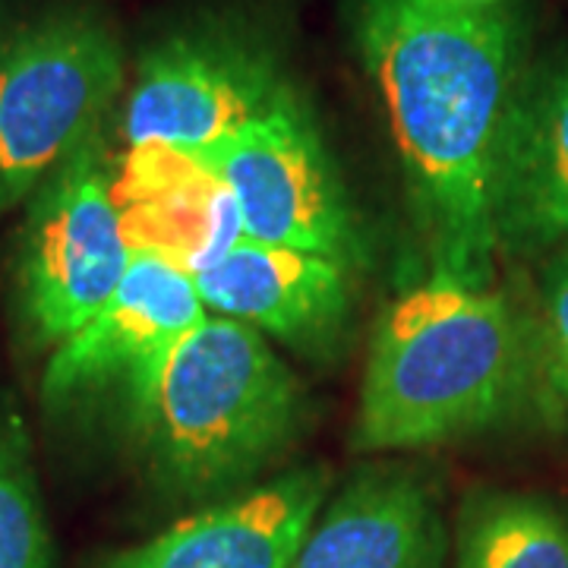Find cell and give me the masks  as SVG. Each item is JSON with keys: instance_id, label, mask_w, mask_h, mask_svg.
I'll use <instances>...</instances> for the list:
<instances>
[{"instance_id": "cell-4", "label": "cell", "mask_w": 568, "mask_h": 568, "mask_svg": "<svg viewBox=\"0 0 568 568\" xmlns=\"http://www.w3.org/2000/svg\"><path fill=\"white\" fill-rule=\"evenodd\" d=\"M123 85L114 29L89 10H61L0 48V215L32 193L82 142L102 133Z\"/></svg>"}, {"instance_id": "cell-13", "label": "cell", "mask_w": 568, "mask_h": 568, "mask_svg": "<svg viewBox=\"0 0 568 568\" xmlns=\"http://www.w3.org/2000/svg\"><path fill=\"white\" fill-rule=\"evenodd\" d=\"M568 241V67L525 92L499 174V244Z\"/></svg>"}, {"instance_id": "cell-12", "label": "cell", "mask_w": 568, "mask_h": 568, "mask_svg": "<svg viewBox=\"0 0 568 568\" xmlns=\"http://www.w3.org/2000/svg\"><path fill=\"white\" fill-rule=\"evenodd\" d=\"M446 547L439 496L424 470L373 465L320 508L287 568H443Z\"/></svg>"}, {"instance_id": "cell-11", "label": "cell", "mask_w": 568, "mask_h": 568, "mask_svg": "<svg viewBox=\"0 0 568 568\" xmlns=\"http://www.w3.org/2000/svg\"><path fill=\"white\" fill-rule=\"evenodd\" d=\"M111 193L133 253L203 275L244 241L234 193L209 164L171 145H126Z\"/></svg>"}, {"instance_id": "cell-14", "label": "cell", "mask_w": 568, "mask_h": 568, "mask_svg": "<svg viewBox=\"0 0 568 568\" xmlns=\"http://www.w3.org/2000/svg\"><path fill=\"white\" fill-rule=\"evenodd\" d=\"M455 568H568V518L528 493H470L455 528Z\"/></svg>"}, {"instance_id": "cell-1", "label": "cell", "mask_w": 568, "mask_h": 568, "mask_svg": "<svg viewBox=\"0 0 568 568\" xmlns=\"http://www.w3.org/2000/svg\"><path fill=\"white\" fill-rule=\"evenodd\" d=\"M354 32L386 104L429 275L489 284L499 174L518 114V29L499 7L354 0Z\"/></svg>"}, {"instance_id": "cell-7", "label": "cell", "mask_w": 568, "mask_h": 568, "mask_svg": "<svg viewBox=\"0 0 568 568\" xmlns=\"http://www.w3.org/2000/svg\"><path fill=\"white\" fill-rule=\"evenodd\" d=\"M284 85L275 51L253 32L227 22L183 29L142 54L123 140L200 155L253 121Z\"/></svg>"}, {"instance_id": "cell-17", "label": "cell", "mask_w": 568, "mask_h": 568, "mask_svg": "<svg viewBox=\"0 0 568 568\" xmlns=\"http://www.w3.org/2000/svg\"><path fill=\"white\" fill-rule=\"evenodd\" d=\"M458 3H470V7H496V0H458Z\"/></svg>"}, {"instance_id": "cell-5", "label": "cell", "mask_w": 568, "mask_h": 568, "mask_svg": "<svg viewBox=\"0 0 568 568\" xmlns=\"http://www.w3.org/2000/svg\"><path fill=\"white\" fill-rule=\"evenodd\" d=\"M234 193L244 237L354 265L364 231L316 118L287 82L234 136L200 152Z\"/></svg>"}, {"instance_id": "cell-6", "label": "cell", "mask_w": 568, "mask_h": 568, "mask_svg": "<svg viewBox=\"0 0 568 568\" xmlns=\"http://www.w3.org/2000/svg\"><path fill=\"white\" fill-rule=\"evenodd\" d=\"M130 263L111 159L95 133L29 200L17 287L32 338L58 347L77 335L118 291Z\"/></svg>"}, {"instance_id": "cell-3", "label": "cell", "mask_w": 568, "mask_h": 568, "mask_svg": "<svg viewBox=\"0 0 568 568\" xmlns=\"http://www.w3.org/2000/svg\"><path fill=\"white\" fill-rule=\"evenodd\" d=\"M304 388L253 325L205 313L126 417L149 477L174 503L256 487L304 424Z\"/></svg>"}, {"instance_id": "cell-9", "label": "cell", "mask_w": 568, "mask_h": 568, "mask_svg": "<svg viewBox=\"0 0 568 568\" xmlns=\"http://www.w3.org/2000/svg\"><path fill=\"white\" fill-rule=\"evenodd\" d=\"M332 487L325 465L282 477L196 508L162 534L114 549L95 568H287Z\"/></svg>"}, {"instance_id": "cell-8", "label": "cell", "mask_w": 568, "mask_h": 568, "mask_svg": "<svg viewBox=\"0 0 568 568\" xmlns=\"http://www.w3.org/2000/svg\"><path fill=\"white\" fill-rule=\"evenodd\" d=\"M205 313L193 275L159 256L133 253L108 304L54 347L41 379L44 402L58 407L114 395L130 417L171 351Z\"/></svg>"}, {"instance_id": "cell-10", "label": "cell", "mask_w": 568, "mask_h": 568, "mask_svg": "<svg viewBox=\"0 0 568 568\" xmlns=\"http://www.w3.org/2000/svg\"><path fill=\"white\" fill-rule=\"evenodd\" d=\"M209 313L253 325L306 357H332L354 310L351 265L244 237L193 278Z\"/></svg>"}, {"instance_id": "cell-16", "label": "cell", "mask_w": 568, "mask_h": 568, "mask_svg": "<svg viewBox=\"0 0 568 568\" xmlns=\"http://www.w3.org/2000/svg\"><path fill=\"white\" fill-rule=\"evenodd\" d=\"M530 345L549 395L568 407V253L547 268Z\"/></svg>"}, {"instance_id": "cell-2", "label": "cell", "mask_w": 568, "mask_h": 568, "mask_svg": "<svg viewBox=\"0 0 568 568\" xmlns=\"http://www.w3.org/2000/svg\"><path fill=\"white\" fill-rule=\"evenodd\" d=\"M530 364L528 328L493 282L426 275L373 332L354 446L402 452L474 436L506 417Z\"/></svg>"}, {"instance_id": "cell-15", "label": "cell", "mask_w": 568, "mask_h": 568, "mask_svg": "<svg viewBox=\"0 0 568 568\" xmlns=\"http://www.w3.org/2000/svg\"><path fill=\"white\" fill-rule=\"evenodd\" d=\"M0 568H54L51 530L20 420L0 424Z\"/></svg>"}]
</instances>
